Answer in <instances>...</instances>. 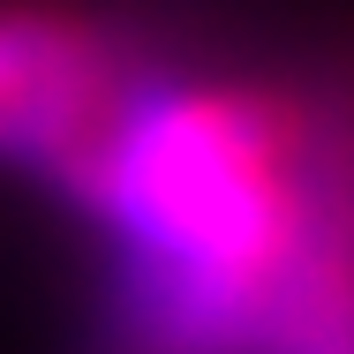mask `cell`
<instances>
[{
  "mask_svg": "<svg viewBox=\"0 0 354 354\" xmlns=\"http://www.w3.org/2000/svg\"><path fill=\"white\" fill-rule=\"evenodd\" d=\"M158 53L91 8L0 0V166L61 181Z\"/></svg>",
  "mask_w": 354,
  "mask_h": 354,
  "instance_id": "1",
  "label": "cell"
},
{
  "mask_svg": "<svg viewBox=\"0 0 354 354\" xmlns=\"http://www.w3.org/2000/svg\"><path fill=\"white\" fill-rule=\"evenodd\" d=\"M249 354H354V257L301 241L257 301Z\"/></svg>",
  "mask_w": 354,
  "mask_h": 354,
  "instance_id": "2",
  "label": "cell"
}]
</instances>
